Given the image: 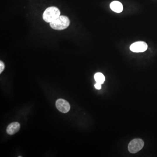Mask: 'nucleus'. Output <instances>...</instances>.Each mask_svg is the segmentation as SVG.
Segmentation results:
<instances>
[{"label": "nucleus", "instance_id": "obj_6", "mask_svg": "<svg viewBox=\"0 0 157 157\" xmlns=\"http://www.w3.org/2000/svg\"><path fill=\"white\" fill-rule=\"evenodd\" d=\"M20 129V124L18 122H13L10 124L7 128V133L9 135H13L18 132Z\"/></svg>", "mask_w": 157, "mask_h": 157}, {"label": "nucleus", "instance_id": "obj_9", "mask_svg": "<svg viewBox=\"0 0 157 157\" xmlns=\"http://www.w3.org/2000/svg\"><path fill=\"white\" fill-rule=\"evenodd\" d=\"M5 69V65L3 62L2 61H0V73H1Z\"/></svg>", "mask_w": 157, "mask_h": 157}, {"label": "nucleus", "instance_id": "obj_10", "mask_svg": "<svg viewBox=\"0 0 157 157\" xmlns=\"http://www.w3.org/2000/svg\"><path fill=\"white\" fill-rule=\"evenodd\" d=\"M94 87L96 89H101V83L96 82V83L95 84Z\"/></svg>", "mask_w": 157, "mask_h": 157}, {"label": "nucleus", "instance_id": "obj_1", "mask_svg": "<svg viewBox=\"0 0 157 157\" xmlns=\"http://www.w3.org/2000/svg\"><path fill=\"white\" fill-rule=\"evenodd\" d=\"M50 26L54 30L61 31L68 27L70 24V20L68 17L60 15L58 18L49 23Z\"/></svg>", "mask_w": 157, "mask_h": 157}, {"label": "nucleus", "instance_id": "obj_7", "mask_svg": "<svg viewBox=\"0 0 157 157\" xmlns=\"http://www.w3.org/2000/svg\"><path fill=\"white\" fill-rule=\"evenodd\" d=\"M110 8L113 11L116 13H120L123 10V6L120 2L114 1L110 4Z\"/></svg>", "mask_w": 157, "mask_h": 157}, {"label": "nucleus", "instance_id": "obj_3", "mask_svg": "<svg viewBox=\"0 0 157 157\" xmlns=\"http://www.w3.org/2000/svg\"><path fill=\"white\" fill-rule=\"evenodd\" d=\"M144 142L140 138H136L131 141L128 145V150L131 153H136L142 149Z\"/></svg>", "mask_w": 157, "mask_h": 157}, {"label": "nucleus", "instance_id": "obj_2", "mask_svg": "<svg viewBox=\"0 0 157 157\" xmlns=\"http://www.w3.org/2000/svg\"><path fill=\"white\" fill-rule=\"evenodd\" d=\"M61 12L58 8L50 7L47 8L42 15L43 19L47 23H50L60 15Z\"/></svg>", "mask_w": 157, "mask_h": 157}, {"label": "nucleus", "instance_id": "obj_4", "mask_svg": "<svg viewBox=\"0 0 157 157\" xmlns=\"http://www.w3.org/2000/svg\"><path fill=\"white\" fill-rule=\"evenodd\" d=\"M57 109L63 113H66L70 111V106L67 101L62 99L57 100L56 103Z\"/></svg>", "mask_w": 157, "mask_h": 157}, {"label": "nucleus", "instance_id": "obj_5", "mask_svg": "<svg viewBox=\"0 0 157 157\" xmlns=\"http://www.w3.org/2000/svg\"><path fill=\"white\" fill-rule=\"evenodd\" d=\"M130 49L133 52H143L146 51L148 49V45L144 42H137L132 44Z\"/></svg>", "mask_w": 157, "mask_h": 157}, {"label": "nucleus", "instance_id": "obj_8", "mask_svg": "<svg viewBox=\"0 0 157 157\" xmlns=\"http://www.w3.org/2000/svg\"><path fill=\"white\" fill-rule=\"evenodd\" d=\"M94 79L96 82L101 83V84L104 83L105 78L104 75L101 73H97L94 75Z\"/></svg>", "mask_w": 157, "mask_h": 157}]
</instances>
